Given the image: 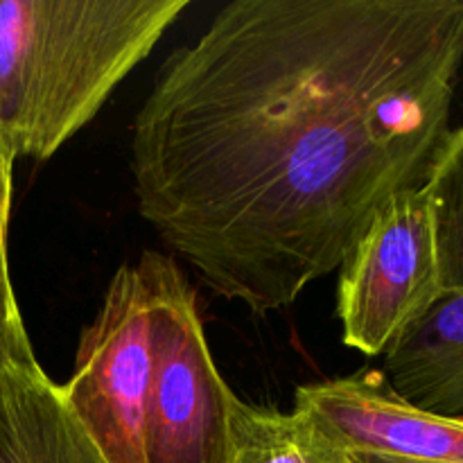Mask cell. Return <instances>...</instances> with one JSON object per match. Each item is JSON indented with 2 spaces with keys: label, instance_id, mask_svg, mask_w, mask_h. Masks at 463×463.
<instances>
[{
  "label": "cell",
  "instance_id": "4",
  "mask_svg": "<svg viewBox=\"0 0 463 463\" xmlns=\"http://www.w3.org/2000/svg\"><path fill=\"white\" fill-rule=\"evenodd\" d=\"M233 401L208 348L197 294L161 253L145 414L147 463H231Z\"/></svg>",
  "mask_w": 463,
  "mask_h": 463
},
{
  "label": "cell",
  "instance_id": "3",
  "mask_svg": "<svg viewBox=\"0 0 463 463\" xmlns=\"http://www.w3.org/2000/svg\"><path fill=\"white\" fill-rule=\"evenodd\" d=\"M161 253L113 274L98 317L81 330L68 407L107 463H147L145 414L152 383V312Z\"/></svg>",
  "mask_w": 463,
  "mask_h": 463
},
{
  "label": "cell",
  "instance_id": "5",
  "mask_svg": "<svg viewBox=\"0 0 463 463\" xmlns=\"http://www.w3.org/2000/svg\"><path fill=\"white\" fill-rule=\"evenodd\" d=\"M337 317L348 348L384 355L443 297L432 208L405 190L375 215L342 262Z\"/></svg>",
  "mask_w": 463,
  "mask_h": 463
},
{
  "label": "cell",
  "instance_id": "9",
  "mask_svg": "<svg viewBox=\"0 0 463 463\" xmlns=\"http://www.w3.org/2000/svg\"><path fill=\"white\" fill-rule=\"evenodd\" d=\"M231 463H355L312 416L283 414L235 396L231 407Z\"/></svg>",
  "mask_w": 463,
  "mask_h": 463
},
{
  "label": "cell",
  "instance_id": "12",
  "mask_svg": "<svg viewBox=\"0 0 463 463\" xmlns=\"http://www.w3.org/2000/svg\"><path fill=\"white\" fill-rule=\"evenodd\" d=\"M32 342L23 326L21 312H9L0 306V369L14 357L32 355Z\"/></svg>",
  "mask_w": 463,
  "mask_h": 463
},
{
  "label": "cell",
  "instance_id": "2",
  "mask_svg": "<svg viewBox=\"0 0 463 463\" xmlns=\"http://www.w3.org/2000/svg\"><path fill=\"white\" fill-rule=\"evenodd\" d=\"M190 0H0V147L45 161L104 107Z\"/></svg>",
  "mask_w": 463,
  "mask_h": 463
},
{
  "label": "cell",
  "instance_id": "8",
  "mask_svg": "<svg viewBox=\"0 0 463 463\" xmlns=\"http://www.w3.org/2000/svg\"><path fill=\"white\" fill-rule=\"evenodd\" d=\"M389 387L419 410L463 420V292L443 294L384 353Z\"/></svg>",
  "mask_w": 463,
  "mask_h": 463
},
{
  "label": "cell",
  "instance_id": "6",
  "mask_svg": "<svg viewBox=\"0 0 463 463\" xmlns=\"http://www.w3.org/2000/svg\"><path fill=\"white\" fill-rule=\"evenodd\" d=\"M294 410L312 416L353 455L463 463V420L410 405L380 371L303 384Z\"/></svg>",
  "mask_w": 463,
  "mask_h": 463
},
{
  "label": "cell",
  "instance_id": "13",
  "mask_svg": "<svg viewBox=\"0 0 463 463\" xmlns=\"http://www.w3.org/2000/svg\"><path fill=\"white\" fill-rule=\"evenodd\" d=\"M355 463H428V461H410L396 459V457H378V455H353Z\"/></svg>",
  "mask_w": 463,
  "mask_h": 463
},
{
  "label": "cell",
  "instance_id": "7",
  "mask_svg": "<svg viewBox=\"0 0 463 463\" xmlns=\"http://www.w3.org/2000/svg\"><path fill=\"white\" fill-rule=\"evenodd\" d=\"M0 463H107L36 355L0 369Z\"/></svg>",
  "mask_w": 463,
  "mask_h": 463
},
{
  "label": "cell",
  "instance_id": "10",
  "mask_svg": "<svg viewBox=\"0 0 463 463\" xmlns=\"http://www.w3.org/2000/svg\"><path fill=\"white\" fill-rule=\"evenodd\" d=\"M446 294L463 292V125L448 131L423 181Z\"/></svg>",
  "mask_w": 463,
  "mask_h": 463
},
{
  "label": "cell",
  "instance_id": "11",
  "mask_svg": "<svg viewBox=\"0 0 463 463\" xmlns=\"http://www.w3.org/2000/svg\"><path fill=\"white\" fill-rule=\"evenodd\" d=\"M12 167L14 161L0 147V306L9 312H21L18 310L16 294H14L12 276H9L7 256L9 213H12Z\"/></svg>",
  "mask_w": 463,
  "mask_h": 463
},
{
  "label": "cell",
  "instance_id": "1",
  "mask_svg": "<svg viewBox=\"0 0 463 463\" xmlns=\"http://www.w3.org/2000/svg\"><path fill=\"white\" fill-rule=\"evenodd\" d=\"M461 63L463 0H233L136 116L140 217L220 297L292 306L423 185Z\"/></svg>",
  "mask_w": 463,
  "mask_h": 463
}]
</instances>
